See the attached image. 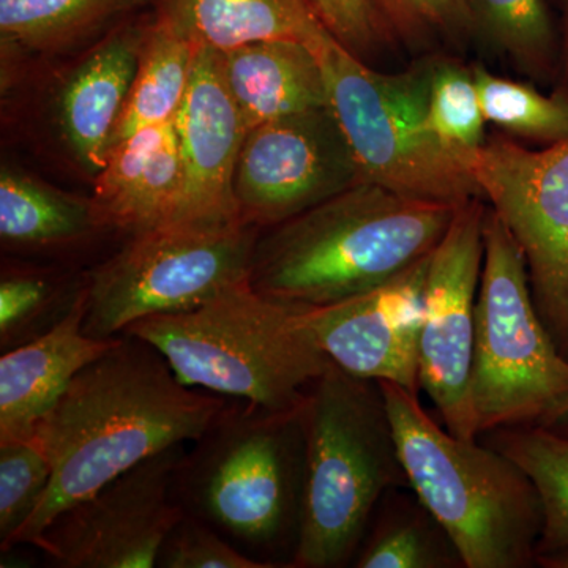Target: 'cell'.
Segmentation results:
<instances>
[{"label":"cell","mask_w":568,"mask_h":568,"mask_svg":"<svg viewBox=\"0 0 568 568\" xmlns=\"http://www.w3.org/2000/svg\"><path fill=\"white\" fill-rule=\"evenodd\" d=\"M220 59L246 130L328 106L320 58L302 41H256L220 52Z\"/></svg>","instance_id":"cell-19"},{"label":"cell","mask_w":568,"mask_h":568,"mask_svg":"<svg viewBox=\"0 0 568 568\" xmlns=\"http://www.w3.org/2000/svg\"><path fill=\"white\" fill-rule=\"evenodd\" d=\"M260 227L171 224L129 235L110 257L85 272V334L121 336L145 317L200 308L250 278Z\"/></svg>","instance_id":"cell-9"},{"label":"cell","mask_w":568,"mask_h":568,"mask_svg":"<svg viewBox=\"0 0 568 568\" xmlns=\"http://www.w3.org/2000/svg\"><path fill=\"white\" fill-rule=\"evenodd\" d=\"M148 26L126 24L97 43L55 93L54 123L71 159L95 179L106 163L136 74Z\"/></svg>","instance_id":"cell-16"},{"label":"cell","mask_w":568,"mask_h":568,"mask_svg":"<svg viewBox=\"0 0 568 568\" xmlns=\"http://www.w3.org/2000/svg\"><path fill=\"white\" fill-rule=\"evenodd\" d=\"M174 125L182 159L179 224L241 223L233 186L248 130L224 81L219 51H196L192 81Z\"/></svg>","instance_id":"cell-15"},{"label":"cell","mask_w":568,"mask_h":568,"mask_svg":"<svg viewBox=\"0 0 568 568\" xmlns=\"http://www.w3.org/2000/svg\"><path fill=\"white\" fill-rule=\"evenodd\" d=\"M196 51L159 22L148 24L132 91L111 148L142 129L175 121L192 81Z\"/></svg>","instance_id":"cell-22"},{"label":"cell","mask_w":568,"mask_h":568,"mask_svg":"<svg viewBox=\"0 0 568 568\" xmlns=\"http://www.w3.org/2000/svg\"><path fill=\"white\" fill-rule=\"evenodd\" d=\"M478 286L470 405L478 436L511 425H552L568 398V361L538 315L525 256L488 207Z\"/></svg>","instance_id":"cell-8"},{"label":"cell","mask_w":568,"mask_h":568,"mask_svg":"<svg viewBox=\"0 0 568 568\" xmlns=\"http://www.w3.org/2000/svg\"><path fill=\"white\" fill-rule=\"evenodd\" d=\"M361 181L331 108L261 123L246 133L235 164L239 222L275 226Z\"/></svg>","instance_id":"cell-13"},{"label":"cell","mask_w":568,"mask_h":568,"mask_svg":"<svg viewBox=\"0 0 568 568\" xmlns=\"http://www.w3.org/2000/svg\"><path fill=\"white\" fill-rule=\"evenodd\" d=\"M473 36L532 80H558L560 36L545 0H467Z\"/></svg>","instance_id":"cell-24"},{"label":"cell","mask_w":568,"mask_h":568,"mask_svg":"<svg viewBox=\"0 0 568 568\" xmlns=\"http://www.w3.org/2000/svg\"><path fill=\"white\" fill-rule=\"evenodd\" d=\"M156 567L265 568L235 548L219 530L189 514H183L164 538Z\"/></svg>","instance_id":"cell-32"},{"label":"cell","mask_w":568,"mask_h":568,"mask_svg":"<svg viewBox=\"0 0 568 568\" xmlns=\"http://www.w3.org/2000/svg\"><path fill=\"white\" fill-rule=\"evenodd\" d=\"M305 488L294 568L354 562L387 493L407 485L377 381L334 362L306 392Z\"/></svg>","instance_id":"cell-4"},{"label":"cell","mask_w":568,"mask_h":568,"mask_svg":"<svg viewBox=\"0 0 568 568\" xmlns=\"http://www.w3.org/2000/svg\"><path fill=\"white\" fill-rule=\"evenodd\" d=\"M226 403L224 396L182 384L144 339L118 336L74 376L37 428L51 462V485L37 514L7 548H36L63 510L153 455L190 446Z\"/></svg>","instance_id":"cell-1"},{"label":"cell","mask_w":568,"mask_h":568,"mask_svg":"<svg viewBox=\"0 0 568 568\" xmlns=\"http://www.w3.org/2000/svg\"><path fill=\"white\" fill-rule=\"evenodd\" d=\"M88 291L65 320L47 334L0 357V440L37 433L71 381L106 353L115 338L85 334Z\"/></svg>","instance_id":"cell-17"},{"label":"cell","mask_w":568,"mask_h":568,"mask_svg":"<svg viewBox=\"0 0 568 568\" xmlns=\"http://www.w3.org/2000/svg\"><path fill=\"white\" fill-rule=\"evenodd\" d=\"M457 209L357 182L261 230L248 282L257 293L298 308L338 304L383 286L428 257Z\"/></svg>","instance_id":"cell-2"},{"label":"cell","mask_w":568,"mask_h":568,"mask_svg":"<svg viewBox=\"0 0 568 568\" xmlns=\"http://www.w3.org/2000/svg\"><path fill=\"white\" fill-rule=\"evenodd\" d=\"M537 566L545 568H568V547L537 556Z\"/></svg>","instance_id":"cell-35"},{"label":"cell","mask_w":568,"mask_h":568,"mask_svg":"<svg viewBox=\"0 0 568 568\" xmlns=\"http://www.w3.org/2000/svg\"><path fill=\"white\" fill-rule=\"evenodd\" d=\"M312 50L323 67L328 108L362 181L452 207L484 200L459 156L429 130L428 62L403 73H383L351 54L331 33Z\"/></svg>","instance_id":"cell-7"},{"label":"cell","mask_w":568,"mask_h":568,"mask_svg":"<svg viewBox=\"0 0 568 568\" xmlns=\"http://www.w3.org/2000/svg\"><path fill=\"white\" fill-rule=\"evenodd\" d=\"M153 0H0L3 47L67 50Z\"/></svg>","instance_id":"cell-23"},{"label":"cell","mask_w":568,"mask_h":568,"mask_svg":"<svg viewBox=\"0 0 568 568\" xmlns=\"http://www.w3.org/2000/svg\"><path fill=\"white\" fill-rule=\"evenodd\" d=\"M155 22L194 50L224 52L265 40L315 47L328 33L306 0H153Z\"/></svg>","instance_id":"cell-20"},{"label":"cell","mask_w":568,"mask_h":568,"mask_svg":"<svg viewBox=\"0 0 568 568\" xmlns=\"http://www.w3.org/2000/svg\"><path fill=\"white\" fill-rule=\"evenodd\" d=\"M462 163L521 250L538 315L568 361V140L534 151L495 134Z\"/></svg>","instance_id":"cell-10"},{"label":"cell","mask_w":568,"mask_h":568,"mask_svg":"<svg viewBox=\"0 0 568 568\" xmlns=\"http://www.w3.org/2000/svg\"><path fill=\"white\" fill-rule=\"evenodd\" d=\"M558 91L568 95V0H562V33H560V70Z\"/></svg>","instance_id":"cell-34"},{"label":"cell","mask_w":568,"mask_h":568,"mask_svg":"<svg viewBox=\"0 0 568 568\" xmlns=\"http://www.w3.org/2000/svg\"><path fill=\"white\" fill-rule=\"evenodd\" d=\"M379 384L407 485L452 538L465 567L537 566L544 510L528 474L497 448L436 424L417 394Z\"/></svg>","instance_id":"cell-5"},{"label":"cell","mask_w":568,"mask_h":568,"mask_svg":"<svg viewBox=\"0 0 568 568\" xmlns=\"http://www.w3.org/2000/svg\"><path fill=\"white\" fill-rule=\"evenodd\" d=\"M93 181L92 200L115 231L132 235L179 224L182 159L174 122L112 145Z\"/></svg>","instance_id":"cell-18"},{"label":"cell","mask_w":568,"mask_h":568,"mask_svg":"<svg viewBox=\"0 0 568 568\" xmlns=\"http://www.w3.org/2000/svg\"><path fill=\"white\" fill-rule=\"evenodd\" d=\"M88 291L85 272L48 267H3L0 276V353L50 332L73 312Z\"/></svg>","instance_id":"cell-25"},{"label":"cell","mask_w":568,"mask_h":568,"mask_svg":"<svg viewBox=\"0 0 568 568\" xmlns=\"http://www.w3.org/2000/svg\"><path fill=\"white\" fill-rule=\"evenodd\" d=\"M428 257L338 304L306 310L325 355L349 375L417 394Z\"/></svg>","instance_id":"cell-14"},{"label":"cell","mask_w":568,"mask_h":568,"mask_svg":"<svg viewBox=\"0 0 568 568\" xmlns=\"http://www.w3.org/2000/svg\"><path fill=\"white\" fill-rule=\"evenodd\" d=\"M396 40L425 43L473 36L467 0H372Z\"/></svg>","instance_id":"cell-31"},{"label":"cell","mask_w":568,"mask_h":568,"mask_svg":"<svg viewBox=\"0 0 568 568\" xmlns=\"http://www.w3.org/2000/svg\"><path fill=\"white\" fill-rule=\"evenodd\" d=\"M568 417V398L566 402H564V405L560 406L559 413H558V420H562V418ZM556 420V422H558Z\"/></svg>","instance_id":"cell-36"},{"label":"cell","mask_w":568,"mask_h":568,"mask_svg":"<svg viewBox=\"0 0 568 568\" xmlns=\"http://www.w3.org/2000/svg\"><path fill=\"white\" fill-rule=\"evenodd\" d=\"M489 433H495L491 447L517 463L540 496L544 528L537 556L568 547V437L544 424L503 426Z\"/></svg>","instance_id":"cell-26"},{"label":"cell","mask_w":568,"mask_h":568,"mask_svg":"<svg viewBox=\"0 0 568 568\" xmlns=\"http://www.w3.org/2000/svg\"><path fill=\"white\" fill-rule=\"evenodd\" d=\"M51 478V462L37 435L0 440V549L31 521Z\"/></svg>","instance_id":"cell-30"},{"label":"cell","mask_w":568,"mask_h":568,"mask_svg":"<svg viewBox=\"0 0 568 568\" xmlns=\"http://www.w3.org/2000/svg\"><path fill=\"white\" fill-rule=\"evenodd\" d=\"M487 211L484 200L459 205L443 241L429 254L424 290L420 387L448 432L469 440L478 437L470 369Z\"/></svg>","instance_id":"cell-11"},{"label":"cell","mask_w":568,"mask_h":568,"mask_svg":"<svg viewBox=\"0 0 568 568\" xmlns=\"http://www.w3.org/2000/svg\"><path fill=\"white\" fill-rule=\"evenodd\" d=\"M306 3L325 31L361 61H369L398 41L372 0H306Z\"/></svg>","instance_id":"cell-33"},{"label":"cell","mask_w":568,"mask_h":568,"mask_svg":"<svg viewBox=\"0 0 568 568\" xmlns=\"http://www.w3.org/2000/svg\"><path fill=\"white\" fill-rule=\"evenodd\" d=\"M115 231L92 197L77 196L3 166L0 173V241L9 252L80 248Z\"/></svg>","instance_id":"cell-21"},{"label":"cell","mask_w":568,"mask_h":568,"mask_svg":"<svg viewBox=\"0 0 568 568\" xmlns=\"http://www.w3.org/2000/svg\"><path fill=\"white\" fill-rule=\"evenodd\" d=\"M417 499V497H416ZM357 568L465 567L457 547L420 500L383 511L355 558Z\"/></svg>","instance_id":"cell-27"},{"label":"cell","mask_w":568,"mask_h":568,"mask_svg":"<svg viewBox=\"0 0 568 568\" xmlns=\"http://www.w3.org/2000/svg\"><path fill=\"white\" fill-rule=\"evenodd\" d=\"M426 121L437 140L459 160L487 141V121L481 111L473 67L469 69L455 59L428 62Z\"/></svg>","instance_id":"cell-29"},{"label":"cell","mask_w":568,"mask_h":568,"mask_svg":"<svg viewBox=\"0 0 568 568\" xmlns=\"http://www.w3.org/2000/svg\"><path fill=\"white\" fill-rule=\"evenodd\" d=\"M185 444L153 455L63 510L37 549L62 568H152L182 518L174 493Z\"/></svg>","instance_id":"cell-12"},{"label":"cell","mask_w":568,"mask_h":568,"mask_svg":"<svg viewBox=\"0 0 568 568\" xmlns=\"http://www.w3.org/2000/svg\"><path fill=\"white\" fill-rule=\"evenodd\" d=\"M485 121L519 140L548 145L568 140V95L556 89L551 95L528 82L508 80L484 65H474Z\"/></svg>","instance_id":"cell-28"},{"label":"cell","mask_w":568,"mask_h":568,"mask_svg":"<svg viewBox=\"0 0 568 568\" xmlns=\"http://www.w3.org/2000/svg\"><path fill=\"white\" fill-rule=\"evenodd\" d=\"M305 488L304 402L267 409L227 398L175 473L182 510L265 568L293 567Z\"/></svg>","instance_id":"cell-3"},{"label":"cell","mask_w":568,"mask_h":568,"mask_svg":"<svg viewBox=\"0 0 568 568\" xmlns=\"http://www.w3.org/2000/svg\"><path fill=\"white\" fill-rule=\"evenodd\" d=\"M123 334L155 347L185 386L267 409L301 405L331 365L306 310L257 293L248 280L193 312L145 317Z\"/></svg>","instance_id":"cell-6"}]
</instances>
